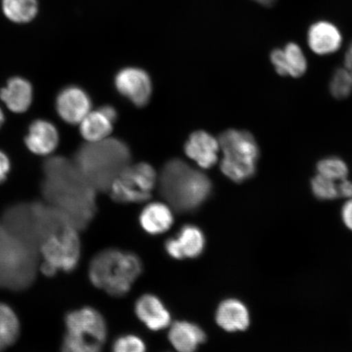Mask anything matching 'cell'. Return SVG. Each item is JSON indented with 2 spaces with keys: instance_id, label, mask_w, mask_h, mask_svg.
<instances>
[{
  "instance_id": "cell-1",
  "label": "cell",
  "mask_w": 352,
  "mask_h": 352,
  "mask_svg": "<svg viewBox=\"0 0 352 352\" xmlns=\"http://www.w3.org/2000/svg\"><path fill=\"white\" fill-rule=\"evenodd\" d=\"M43 191L48 204L60 211L78 230H85L96 212V191L74 162L50 158L44 165Z\"/></svg>"
},
{
  "instance_id": "cell-2",
  "label": "cell",
  "mask_w": 352,
  "mask_h": 352,
  "mask_svg": "<svg viewBox=\"0 0 352 352\" xmlns=\"http://www.w3.org/2000/svg\"><path fill=\"white\" fill-rule=\"evenodd\" d=\"M158 182L162 197L171 209L180 213L195 211L212 192V183L208 176L179 158L166 162Z\"/></svg>"
},
{
  "instance_id": "cell-3",
  "label": "cell",
  "mask_w": 352,
  "mask_h": 352,
  "mask_svg": "<svg viewBox=\"0 0 352 352\" xmlns=\"http://www.w3.org/2000/svg\"><path fill=\"white\" fill-rule=\"evenodd\" d=\"M131 149L124 142L107 138L78 149L74 164L96 191H109L114 179L131 164Z\"/></svg>"
},
{
  "instance_id": "cell-4",
  "label": "cell",
  "mask_w": 352,
  "mask_h": 352,
  "mask_svg": "<svg viewBox=\"0 0 352 352\" xmlns=\"http://www.w3.org/2000/svg\"><path fill=\"white\" fill-rule=\"evenodd\" d=\"M142 270V262L135 254L107 249L92 258L88 275L96 288L109 296L123 297L129 293Z\"/></svg>"
},
{
  "instance_id": "cell-5",
  "label": "cell",
  "mask_w": 352,
  "mask_h": 352,
  "mask_svg": "<svg viewBox=\"0 0 352 352\" xmlns=\"http://www.w3.org/2000/svg\"><path fill=\"white\" fill-rule=\"evenodd\" d=\"M223 160L220 170L232 182L243 183L256 173L259 148L248 131L230 129L219 136Z\"/></svg>"
},
{
  "instance_id": "cell-6",
  "label": "cell",
  "mask_w": 352,
  "mask_h": 352,
  "mask_svg": "<svg viewBox=\"0 0 352 352\" xmlns=\"http://www.w3.org/2000/svg\"><path fill=\"white\" fill-rule=\"evenodd\" d=\"M34 248L0 228V285L20 289L33 280L35 270Z\"/></svg>"
},
{
  "instance_id": "cell-7",
  "label": "cell",
  "mask_w": 352,
  "mask_h": 352,
  "mask_svg": "<svg viewBox=\"0 0 352 352\" xmlns=\"http://www.w3.org/2000/svg\"><path fill=\"white\" fill-rule=\"evenodd\" d=\"M65 325L61 352H102L108 332L107 322L98 311L82 307L69 312Z\"/></svg>"
},
{
  "instance_id": "cell-8",
  "label": "cell",
  "mask_w": 352,
  "mask_h": 352,
  "mask_svg": "<svg viewBox=\"0 0 352 352\" xmlns=\"http://www.w3.org/2000/svg\"><path fill=\"white\" fill-rule=\"evenodd\" d=\"M78 230L67 226L54 233L39 246L43 262V274L52 276L58 270L70 272L76 267L80 258V240Z\"/></svg>"
},
{
  "instance_id": "cell-9",
  "label": "cell",
  "mask_w": 352,
  "mask_h": 352,
  "mask_svg": "<svg viewBox=\"0 0 352 352\" xmlns=\"http://www.w3.org/2000/svg\"><path fill=\"white\" fill-rule=\"evenodd\" d=\"M157 177L155 170L146 162L127 166L109 188L112 199L121 204H140L151 197Z\"/></svg>"
},
{
  "instance_id": "cell-10",
  "label": "cell",
  "mask_w": 352,
  "mask_h": 352,
  "mask_svg": "<svg viewBox=\"0 0 352 352\" xmlns=\"http://www.w3.org/2000/svg\"><path fill=\"white\" fill-rule=\"evenodd\" d=\"M120 94L136 107H144L151 100L153 85L151 77L144 69L127 67L120 70L114 79Z\"/></svg>"
},
{
  "instance_id": "cell-11",
  "label": "cell",
  "mask_w": 352,
  "mask_h": 352,
  "mask_svg": "<svg viewBox=\"0 0 352 352\" xmlns=\"http://www.w3.org/2000/svg\"><path fill=\"white\" fill-rule=\"evenodd\" d=\"M91 101L87 92L78 87H69L56 99L59 116L70 124H78L91 112Z\"/></svg>"
},
{
  "instance_id": "cell-12",
  "label": "cell",
  "mask_w": 352,
  "mask_h": 352,
  "mask_svg": "<svg viewBox=\"0 0 352 352\" xmlns=\"http://www.w3.org/2000/svg\"><path fill=\"white\" fill-rule=\"evenodd\" d=\"M219 148V140L205 131L193 132L184 144L186 155L204 169L217 164Z\"/></svg>"
},
{
  "instance_id": "cell-13",
  "label": "cell",
  "mask_w": 352,
  "mask_h": 352,
  "mask_svg": "<svg viewBox=\"0 0 352 352\" xmlns=\"http://www.w3.org/2000/svg\"><path fill=\"white\" fill-rule=\"evenodd\" d=\"M135 314L152 331H160L171 324L170 311L154 294H145L140 296L135 302Z\"/></svg>"
},
{
  "instance_id": "cell-14",
  "label": "cell",
  "mask_w": 352,
  "mask_h": 352,
  "mask_svg": "<svg viewBox=\"0 0 352 352\" xmlns=\"http://www.w3.org/2000/svg\"><path fill=\"white\" fill-rule=\"evenodd\" d=\"M340 30L331 22L320 21L311 25L307 32V43L314 54L320 56L333 54L342 46Z\"/></svg>"
},
{
  "instance_id": "cell-15",
  "label": "cell",
  "mask_w": 352,
  "mask_h": 352,
  "mask_svg": "<svg viewBox=\"0 0 352 352\" xmlns=\"http://www.w3.org/2000/svg\"><path fill=\"white\" fill-rule=\"evenodd\" d=\"M270 59L276 72L283 76L301 77L307 69V61L302 48L296 43L272 52Z\"/></svg>"
},
{
  "instance_id": "cell-16",
  "label": "cell",
  "mask_w": 352,
  "mask_h": 352,
  "mask_svg": "<svg viewBox=\"0 0 352 352\" xmlns=\"http://www.w3.org/2000/svg\"><path fill=\"white\" fill-rule=\"evenodd\" d=\"M215 320L224 331H245L250 327V312L248 307L239 299L228 298L219 303Z\"/></svg>"
},
{
  "instance_id": "cell-17",
  "label": "cell",
  "mask_w": 352,
  "mask_h": 352,
  "mask_svg": "<svg viewBox=\"0 0 352 352\" xmlns=\"http://www.w3.org/2000/svg\"><path fill=\"white\" fill-rule=\"evenodd\" d=\"M168 340L178 352H196L206 340L204 329L186 320L175 321L169 327Z\"/></svg>"
},
{
  "instance_id": "cell-18",
  "label": "cell",
  "mask_w": 352,
  "mask_h": 352,
  "mask_svg": "<svg viewBox=\"0 0 352 352\" xmlns=\"http://www.w3.org/2000/svg\"><path fill=\"white\" fill-rule=\"evenodd\" d=\"M59 135L54 124L44 120H37L30 126L25 138L26 146L38 155H48L58 145Z\"/></svg>"
},
{
  "instance_id": "cell-19",
  "label": "cell",
  "mask_w": 352,
  "mask_h": 352,
  "mask_svg": "<svg viewBox=\"0 0 352 352\" xmlns=\"http://www.w3.org/2000/svg\"><path fill=\"white\" fill-rule=\"evenodd\" d=\"M139 220L140 226L148 234L160 235L173 226V209L162 202H152L144 206Z\"/></svg>"
},
{
  "instance_id": "cell-20",
  "label": "cell",
  "mask_w": 352,
  "mask_h": 352,
  "mask_svg": "<svg viewBox=\"0 0 352 352\" xmlns=\"http://www.w3.org/2000/svg\"><path fill=\"white\" fill-rule=\"evenodd\" d=\"M0 98L11 111L23 113L32 102V85L24 78H12L8 82L7 86L0 91Z\"/></svg>"
},
{
  "instance_id": "cell-21",
  "label": "cell",
  "mask_w": 352,
  "mask_h": 352,
  "mask_svg": "<svg viewBox=\"0 0 352 352\" xmlns=\"http://www.w3.org/2000/svg\"><path fill=\"white\" fill-rule=\"evenodd\" d=\"M79 124L82 138L92 143L109 138L113 123L99 109L88 113Z\"/></svg>"
},
{
  "instance_id": "cell-22",
  "label": "cell",
  "mask_w": 352,
  "mask_h": 352,
  "mask_svg": "<svg viewBox=\"0 0 352 352\" xmlns=\"http://www.w3.org/2000/svg\"><path fill=\"white\" fill-rule=\"evenodd\" d=\"M177 239L184 258H195L204 253L206 239L204 232L199 228L187 224L179 230Z\"/></svg>"
},
{
  "instance_id": "cell-23",
  "label": "cell",
  "mask_w": 352,
  "mask_h": 352,
  "mask_svg": "<svg viewBox=\"0 0 352 352\" xmlns=\"http://www.w3.org/2000/svg\"><path fill=\"white\" fill-rule=\"evenodd\" d=\"M1 6L7 19L17 24L28 23L38 12V0H2Z\"/></svg>"
},
{
  "instance_id": "cell-24",
  "label": "cell",
  "mask_w": 352,
  "mask_h": 352,
  "mask_svg": "<svg viewBox=\"0 0 352 352\" xmlns=\"http://www.w3.org/2000/svg\"><path fill=\"white\" fill-rule=\"evenodd\" d=\"M20 333V324L10 307L0 302V352L14 344Z\"/></svg>"
},
{
  "instance_id": "cell-25",
  "label": "cell",
  "mask_w": 352,
  "mask_h": 352,
  "mask_svg": "<svg viewBox=\"0 0 352 352\" xmlns=\"http://www.w3.org/2000/svg\"><path fill=\"white\" fill-rule=\"evenodd\" d=\"M316 169L319 175L333 182L344 179L349 174V167L346 162L337 157H330L320 161Z\"/></svg>"
},
{
  "instance_id": "cell-26",
  "label": "cell",
  "mask_w": 352,
  "mask_h": 352,
  "mask_svg": "<svg viewBox=\"0 0 352 352\" xmlns=\"http://www.w3.org/2000/svg\"><path fill=\"white\" fill-rule=\"evenodd\" d=\"M329 90L334 98L345 99L352 91V74L346 68H340L333 73Z\"/></svg>"
},
{
  "instance_id": "cell-27",
  "label": "cell",
  "mask_w": 352,
  "mask_h": 352,
  "mask_svg": "<svg viewBox=\"0 0 352 352\" xmlns=\"http://www.w3.org/2000/svg\"><path fill=\"white\" fill-rule=\"evenodd\" d=\"M311 188L314 196L320 200H333L340 197L336 182L319 174L311 179Z\"/></svg>"
},
{
  "instance_id": "cell-28",
  "label": "cell",
  "mask_w": 352,
  "mask_h": 352,
  "mask_svg": "<svg viewBox=\"0 0 352 352\" xmlns=\"http://www.w3.org/2000/svg\"><path fill=\"white\" fill-rule=\"evenodd\" d=\"M112 352H147V347L142 338L125 334L114 341Z\"/></svg>"
},
{
  "instance_id": "cell-29",
  "label": "cell",
  "mask_w": 352,
  "mask_h": 352,
  "mask_svg": "<svg viewBox=\"0 0 352 352\" xmlns=\"http://www.w3.org/2000/svg\"><path fill=\"white\" fill-rule=\"evenodd\" d=\"M165 249L167 254L170 255L171 258L182 261L184 259V255L182 253V248L176 237H170L166 241Z\"/></svg>"
},
{
  "instance_id": "cell-30",
  "label": "cell",
  "mask_w": 352,
  "mask_h": 352,
  "mask_svg": "<svg viewBox=\"0 0 352 352\" xmlns=\"http://www.w3.org/2000/svg\"><path fill=\"white\" fill-rule=\"evenodd\" d=\"M341 214L342 222L352 231V197L342 206Z\"/></svg>"
},
{
  "instance_id": "cell-31",
  "label": "cell",
  "mask_w": 352,
  "mask_h": 352,
  "mask_svg": "<svg viewBox=\"0 0 352 352\" xmlns=\"http://www.w3.org/2000/svg\"><path fill=\"white\" fill-rule=\"evenodd\" d=\"M10 170V162L6 154L0 151V183L7 178L8 171Z\"/></svg>"
},
{
  "instance_id": "cell-32",
  "label": "cell",
  "mask_w": 352,
  "mask_h": 352,
  "mask_svg": "<svg viewBox=\"0 0 352 352\" xmlns=\"http://www.w3.org/2000/svg\"><path fill=\"white\" fill-rule=\"evenodd\" d=\"M338 193L340 197L351 198L352 197V182L346 179L340 180L338 184Z\"/></svg>"
},
{
  "instance_id": "cell-33",
  "label": "cell",
  "mask_w": 352,
  "mask_h": 352,
  "mask_svg": "<svg viewBox=\"0 0 352 352\" xmlns=\"http://www.w3.org/2000/svg\"><path fill=\"white\" fill-rule=\"evenodd\" d=\"M100 110L113 123L116 122L118 118V113L116 109L113 107H110V105H104V107H101Z\"/></svg>"
},
{
  "instance_id": "cell-34",
  "label": "cell",
  "mask_w": 352,
  "mask_h": 352,
  "mask_svg": "<svg viewBox=\"0 0 352 352\" xmlns=\"http://www.w3.org/2000/svg\"><path fill=\"white\" fill-rule=\"evenodd\" d=\"M345 68L352 74V41L350 43L345 54Z\"/></svg>"
},
{
  "instance_id": "cell-35",
  "label": "cell",
  "mask_w": 352,
  "mask_h": 352,
  "mask_svg": "<svg viewBox=\"0 0 352 352\" xmlns=\"http://www.w3.org/2000/svg\"><path fill=\"white\" fill-rule=\"evenodd\" d=\"M254 1L261 4L263 6L271 7L274 6V4L276 2V0H254Z\"/></svg>"
},
{
  "instance_id": "cell-36",
  "label": "cell",
  "mask_w": 352,
  "mask_h": 352,
  "mask_svg": "<svg viewBox=\"0 0 352 352\" xmlns=\"http://www.w3.org/2000/svg\"><path fill=\"white\" fill-rule=\"evenodd\" d=\"M3 121H4L3 113L2 112L1 109H0V126H2Z\"/></svg>"
},
{
  "instance_id": "cell-37",
  "label": "cell",
  "mask_w": 352,
  "mask_h": 352,
  "mask_svg": "<svg viewBox=\"0 0 352 352\" xmlns=\"http://www.w3.org/2000/svg\"><path fill=\"white\" fill-rule=\"evenodd\" d=\"M0 228H1V226H0Z\"/></svg>"
}]
</instances>
